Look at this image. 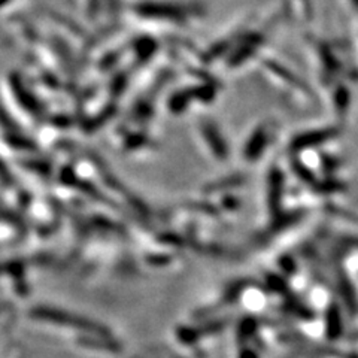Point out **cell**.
I'll use <instances>...</instances> for the list:
<instances>
[{
	"label": "cell",
	"instance_id": "obj_1",
	"mask_svg": "<svg viewBox=\"0 0 358 358\" xmlns=\"http://www.w3.org/2000/svg\"><path fill=\"white\" fill-rule=\"evenodd\" d=\"M133 10L142 20L184 21L187 17H189V8L172 3H139L133 6Z\"/></svg>",
	"mask_w": 358,
	"mask_h": 358
}]
</instances>
